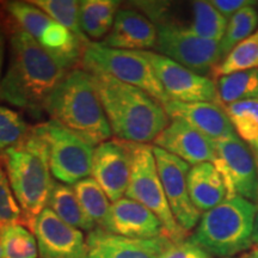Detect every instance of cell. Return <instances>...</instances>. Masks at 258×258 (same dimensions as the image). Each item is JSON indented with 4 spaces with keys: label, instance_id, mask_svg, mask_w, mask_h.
Here are the masks:
<instances>
[{
    "label": "cell",
    "instance_id": "2",
    "mask_svg": "<svg viewBox=\"0 0 258 258\" xmlns=\"http://www.w3.org/2000/svg\"><path fill=\"white\" fill-rule=\"evenodd\" d=\"M112 134L127 143L148 145L169 125L164 105L143 90L104 74H92Z\"/></svg>",
    "mask_w": 258,
    "mask_h": 258
},
{
    "label": "cell",
    "instance_id": "22",
    "mask_svg": "<svg viewBox=\"0 0 258 258\" xmlns=\"http://www.w3.org/2000/svg\"><path fill=\"white\" fill-rule=\"evenodd\" d=\"M79 5V23L83 34L89 40H104L114 25L121 3L117 0H84Z\"/></svg>",
    "mask_w": 258,
    "mask_h": 258
},
{
    "label": "cell",
    "instance_id": "6",
    "mask_svg": "<svg viewBox=\"0 0 258 258\" xmlns=\"http://www.w3.org/2000/svg\"><path fill=\"white\" fill-rule=\"evenodd\" d=\"M8 17L36 40L67 71L82 64L86 44L69 29L62 27L30 2H3Z\"/></svg>",
    "mask_w": 258,
    "mask_h": 258
},
{
    "label": "cell",
    "instance_id": "31",
    "mask_svg": "<svg viewBox=\"0 0 258 258\" xmlns=\"http://www.w3.org/2000/svg\"><path fill=\"white\" fill-rule=\"evenodd\" d=\"M258 25V12L253 5L245 6L232 16L220 41L222 60L233 48L253 34Z\"/></svg>",
    "mask_w": 258,
    "mask_h": 258
},
{
    "label": "cell",
    "instance_id": "16",
    "mask_svg": "<svg viewBox=\"0 0 258 258\" xmlns=\"http://www.w3.org/2000/svg\"><path fill=\"white\" fill-rule=\"evenodd\" d=\"M175 241L167 235L137 239L95 228L86 237L88 258H160Z\"/></svg>",
    "mask_w": 258,
    "mask_h": 258
},
{
    "label": "cell",
    "instance_id": "37",
    "mask_svg": "<svg viewBox=\"0 0 258 258\" xmlns=\"http://www.w3.org/2000/svg\"><path fill=\"white\" fill-rule=\"evenodd\" d=\"M253 244L257 245L258 247V212L256 215V219H254V226H253V235H252Z\"/></svg>",
    "mask_w": 258,
    "mask_h": 258
},
{
    "label": "cell",
    "instance_id": "23",
    "mask_svg": "<svg viewBox=\"0 0 258 258\" xmlns=\"http://www.w3.org/2000/svg\"><path fill=\"white\" fill-rule=\"evenodd\" d=\"M48 206L61 220L74 228L89 232L97 228L84 212L76 192L70 185L54 180Z\"/></svg>",
    "mask_w": 258,
    "mask_h": 258
},
{
    "label": "cell",
    "instance_id": "34",
    "mask_svg": "<svg viewBox=\"0 0 258 258\" xmlns=\"http://www.w3.org/2000/svg\"><path fill=\"white\" fill-rule=\"evenodd\" d=\"M160 258H214L192 241L182 240L175 243Z\"/></svg>",
    "mask_w": 258,
    "mask_h": 258
},
{
    "label": "cell",
    "instance_id": "25",
    "mask_svg": "<svg viewBox=\"0 0 258 258\" xmlns=\"http://www.w3.org/2000/svg\"><path fill=\"white\" fill-rule=\"evenodd\" d=\"M235 133L253 154L258 167V101H245L222 106Z\"/></svg>",
    "mask_w": 258,
    "mask_h": 258
},
{
    "label": "cell",
    "instance_id": "4",
    "mask_svg": "<svg viewBox=\"0 0 258 258\" xmlns=\"http://www.w3.org/2000/svg\"><path fill=\"white\" fill-rule=\"evenodd\" d=\"M44 111L93 146L110 140L112 135L92 74L84 69L66 74L48 98Z\"/></svg>",
    "mask_w": 258,
    "mask_h": 258
},
{
    "label": "cell",
    "instance_id": "24",
    "mask_svg": "<svg viewBox=\"0 0 258 258\" xmlns=\"http://www.w3.org/2000/svg\"><path fill=\"white\" fill-rule=\"evenodd\" d=\"M217 91L221 106L245 101H258V69L218 77Z\"/></svg>",
    "mask_w": 258,
    "mask_h": 258
},
{
    "label": "cell",
    "instance_id": "26",
    "mask_svg": "<svg viewBox=\"0 0 258 258\" xmlns=\"http://www.w3.org/2000/svg\"><path fill=\"white\" fill-rule=\"evenodd\" d=\"M73 190L90 220L96 225L97 228L106 230L111 205L101 185L96 182L95 178L88 177L76 183L73 185Z\"/></svg>",
    "mask_w": 258,
    "mask_h": 258
},
{
    "label": "cell",
    "instance_id": "28",
    "mask_svg": "<svg viewBox=\"0 0 258 258\" xmlns=\"http://www.w3.org/2000/svg\"><path fill=\"white\" fill-rule=\"evenodd\" d=\"M4 258H37V240L34 234L21 224L0 226Z\"/></svg>",
    "mask_w": 258,
    "mask_h": 258
},
{
    "label": "cell",
    "instance_id": "30",
    "mask_svg": "<svg viewBox=\"0 0 258 258\" xmlns=\"http://www.w3.org/2000/svg\"><path fill=\"white\" fill-rule=\"evenodd\" d=\"M30 3L42 10L56 23L72 31L85 44H89L91 42L83 34L82 29H80V2H76V0H32Z\"/></svg>",
    "mask_w": 258,
    "mask_h": 258
},
{
    "label": "cell",
    "instance_id": "15",
    "mask_svg": "<svg viewBox=\"0 0 258 258\" xmlns=\"http://www.w3.org/2000/svg\"><path fill=\"white\" fill-rule=\"evenodd\" d=\"M32 232L41 258H88L83 232L61 220L50 208L38 215Z\"/></svg>",
    "mask_w": 258,
    "mask_h": 258
},
{
    "label": "cell",
    "instance_id": "27",
    "mask_svg": "<svg viewBox=\"0 0 258 258\" xmlns=\"http://www.w3.org/2000/svg\"><path fill=\"white\" fill-rule=\"evenodd\" d=\"M194 21L189 32L206 40L220 42L224 37L228 19L224 17L211 2H192Z\"/></svg>",
    "mask_w": 258,
    "mask_h": 258
},
{
    "label": "cell",
    "instance_id": "12",
    "mask_svg": "<svg viewBox=\"0 0 258 258\" xmlns=\"http://www.w3.org/2000/svg\"><path fill=\"white\" fill-rule=\"evenodd\" d=\"M141 54L153 67L170 101L208 102L219 104L217 84L208 77L200 76L157 51L144 50Z\"/></svg>",
    "mask_w": 258,
    "mask_h": 258
},
{
    "label": "cell",
    "instance_id": "7",
    "mask_svg": "<svg viewBox=\"0 0 258 258\" xmlns=\"http://www.w3.org/2000/svg\"><path fill=\"white\" fill-rule=\"evenodd\" d=\"M82 67L91 74H104L143 90L161 104L170 101L153 67L141 51L115 49L90 42L84 48Z\"/></svg>",
    "mask_w": 258,
    "mask_h": 258
},
{
    "label": "cell",
    "instance_id": "8",
    "mask_svg": "<svg viewBox=\"0 0 258 258\" xmlns=\"http://www.w3.org/2000/svg\"><path fill=\"white\" fill-rule=\"evenodd\" d=\"M125 196L150 209L159 219L171 240L175 243L184 240L185 232L179 227L171 212L158 172L153 147L150 145H134L133 166Z\"/></svg>",
    "mask_w": 258,
    "mask_h": 258
},
{
    "label": "cell",
    "instance_id": "3",
    "mask_svg": "<svg viewBox=\"0 0 258 258\" xmlns=\"http://www.w3.org/2000/svg\"><path fill=\"white\" fill-rule=\"evenodd\" d=\"M0 165L22 209L23 225L32 231L38 215L47 208L54 183L46 141L36 125L23 143L0 157Z\"/></svg>",
    "mask_w": 258,
    "mask_h": 258
},
{
    "label": "cell",
    "instance_id": "38",
    "mask_svg": "<svg viewBox=\"0 0 258 258\" xmlns=\"http://www.w3.org/2000/svg\"><path fill=\"white\" fill-rule=\"evenodd\" d=\"M247 258H258V247H254L250 251V253L247 254Z\"/></svg>",
    "mask_w": 258,
    "mask_h": 258
},
{
    "label": "cell",
    "instance_id": "20",
    "mask_svg": "<svg viewBox=\"0 0 258 258\" xmlns=\"http://www.w3.org/2000/svg\"><path fill=\"white\" fill-rule=\"evenodd\" d=\"M105 231L137 239L166 235L160 220L150 209L128 198L112 203Z\"/></svg>",
    "mask_w": 258,
    "mask_h": 258
},
{
    "label": "cell",
    "instance_id": "35",
    "mask_svg": "<svg viewBox=\"0 0 258 258\" xmlns=\"http://www.w3.org/2000/svg\"><path fill=\"white\" fill-rule=\"evenodd\" d=\"M211 4L218 10L220 14L226 18H231L232 16L240 11L245 6L254 5L256 2H249V0H212Z\"/></svg>",
    "mask_w": 258,
    "mask_h": 258
},
{
    "label": "cell",
    "instance_id": "11",
    "mask_svg": "<svg viewBox=\"0 0 258 258\" xmlns=\"http://www.w3.org/2000/svg\"><path fill=\"white\" fill-rule=\"evenodd\" d=\"M214 165L224 178L227 199L240 196L258 206V167L249 147L237 133L215 141Z\"/></svg>",
    "mask_w": 258,
    "mask_h": 258
},
{
    "label": "cell",
    "instance_id": "14",
    "mask_svg": "<svg viewBox=\"0 0 258 258\" xmlns=\"http://www.w3.org/2000/svg\"><path fill=\"white\" fill-rule=\"evenodd\" d=\"M134 143L110 139L96 146L92 176L109 200L118 201L127 192L133 166Z\"/></svg>",
    "mask_w": 258,
    "mask_h": 258
},
{
    "label": "cell",
    "instance_id": "36",
    "mask_svg": "<svg viewBox=\"0 0 258 258\" xmlns=\"http://www.w3.org/2000/svg\"><path fill=\"white\" fill-rule=\"evenodd\" d=\"M5 48H6V32H5L4 25H3L2 19H0V84H2L3 69H4Z\"/></svg>",
    "mask_w": 258,
    "mask_h": 258
},
{
    "label": "cell",
    "instance_id": "18",
    "mask_svg": "<svg viewBox=\"0 0 258 258\" xmlns=\"http://www.w3.org/2000/svg\"><path fill=\"white\" fill-rule=\"evenodd\" d=\"M163 105L170 118L184 121L213 141H219L235 134L224 108L217 103L169 101Z\"/></svg>",
    "mask_w": 258,
    "mask_h": 258
},
{
    "label": "cell",
    "instance_id": "5",
    "mask_svg": "<svg viewBox=\"0 0 258 258\" xmlns=\"http://www.w3.org/2000/svg\"><path fill=\"white\" fill-rule=\"evenodd\" d=\"M257 212L256 203L240 196L226 199L217 207L203 213L189 240L214 258L237 256L253 244Z\"/></svg>",
    "mask_w": 258,
    "mask_h": 258
},
{
    "label": "cell",
    "instance_id": "33",
    "mask_svg": "<svg viewBox=\"0 0 258 258\" xmlns=\"http://www.w3.org/2000/svg\"><path fill=\"white\" fill-rule=\"evenodd\" d=\"M11 224L23 225V214L4 167L0 165V226Z\"/></svg>",
    "mask_w": 258,
    "mask_h": 258
},
{
    "label": "cell",
    "instance_id": "29",
    "mask_svg": "<svg viewBox=\"0 0 258 258\" xmlns=\"http://www.w3.org/2000/svg\"><path fill=\"white\" fill-rule=\"evenodd\" d=\"M253 69H258V30L237 44L219 63L214 74L221 77Z\"/></svg>",
    "mask_w": 258,
    "mask_h": 258
},
{
    "label": "cell",
    "instance_id": "13",
    "mask_svg": "<svg viewBox=\"0 0 258 258\" xmlns=\"http://www.w3.org/2000/svg\"><path fill=\"white\" fill-rule=\"evenodd\" d=\"M153 147L158 172L173 218L183 231H191L201 219V212L194 206L188 190L190 166L184 160L157 146Z\"/></svg>",
    "mask_w": 258,
    "mask_h": 258
},
{
    "label": "cell",
    "instance_id": "1",
    "mask_svg": "<svg viewBox=\"0 0 258 258\" xmlns=\"http://www.w3.org/2000/svg\"><path fill=\"white\" fill-rule=\"evenodd\" d=\"M0 19L10 46L8 69L0 84V101L38 116L70 71L8 16H0Z\"/></svg>",
    "mask_w": 258,
    "mask_h": 258
},
{
    "label": "cell",
    "instance_id": "21",
    "mask_svg": "<svg viewBox=\"0 0 258 258\" xmlns=\"http://www.w3.org/2000/svg\"><path fill=\"white\" fill-rule=\"evenodd\" d=\"M188 190L194 206L201 213L211 211L227 199L224 178L213 163L190 167Z\"/></svg>",
    "mask_w": 258,
    "mask_h": 258
},
{
    "label": "cell",
    "instance_id": "32",
    "mask_svg": "<svg viewBox=\"0 0 258 258\" xmlns=\"http://www.w3.org/2000/svg\"><path fill=\"white\" fill-rule=\"evenodd\" d=\"M31 128L19 112L0 105V157L10 148L23 143Z\"/></svg>",
    "mask_w": 258,
    "mask_h": 258
},
{
    "label": "cell",
    "instance_id": "39",
    "mask_svg": "<svg viewBox=\"0 0 258 258\" xmlns=\"http://www.w3.org/2000/svg\"><path fill=\"white\" fill-rule=\"evenodd\" d=\"M0 258H4V251H3V243H2V232H0Z\"/></svg>",
    "mask_w": 258,
    "mask_h": 258
},
{
    "label": "cell",
    "instance_id": "19",
    "mask_svg": "<svg viewBox=\"0 0 258 258\" xmlns=\"http://www.w3.org/2000/svg\"><path fill=\"white\" fill-rule=\"evenodd\" d=\"M157 27L144 14L133 8L118 10L114 25L101 44L123 50L144 51L156 48Z\"/></svg>",
    "mask_w": 258,
    "mask_h": 258
},
{
    "label": "cell",
    "instance_id": "10",
    "mask_svg": "<svg viewBox=\"0 0 258 258\" xmlns=\"http://www.w3.org/2000/svg\"><path fill=\"white\" fill-rule=\"evenodd\" d=\"M158 54L207 77L214 73L222 61L220 42L201 38L191 32L171 27H157Z\"/></svg>",
    "mask_w": 258,
    "mask_h": 258
},
{
    "label": "cell",
    "instance_id": "17",
    "mask_svg": "<svg viewBox=\"0 0 258 258\" xmlns=\"http://www.w3.org/2000/svg\"><path fill=\"white\" fill-rule=\"evenodd\" d=\"M154 146L166 151L189 165L217 160L215 141L180 120H171L169 125L153 141Z\"/></svg>",
    "mask_w": 258,
    "mask_h": 258
},
{
    "label": "cell",
    "instance_id": "9",
    "mask_svg": "<svg viewBox=\"0 0 258 258\" xmlns=\"http://www.w3.org/2000/svg\"><path fill=\"white\" fill-rule=\"evenodd\" d=\"M36 128L46 141L51 175L57 182L74 185L91 175L93 145L51 118Z\"/></svg>",
    "mask_w": 258,
    "mask_h": 258
}]
</instances>
